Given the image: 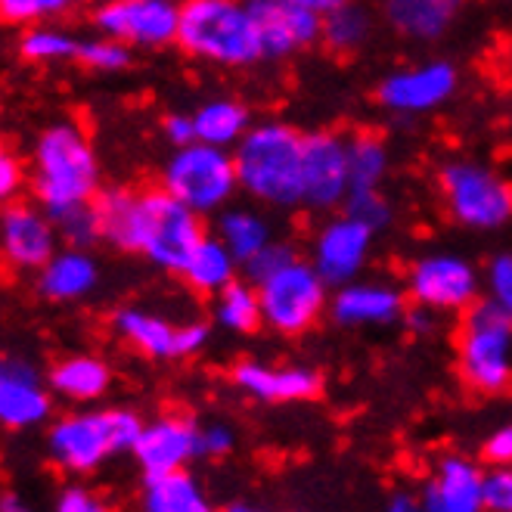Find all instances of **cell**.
Here are the masks:
<instances>
[{
  "mask_svg": "<svg viewBox=\"0 0 512 512\" xmlns=\"http://www.w3.org/2000/svg\"><path fill=\"white\" fill-rule=\"evenodd\" d=\"M103 243L115 252L140 255L165 274H177L205 236L202 215L177 202L162 187H109L94 199Z\"/></svg>",
  "mask_w": 512,
  "mask_h": 512,
  "instance_id": "obj_1",
  "label": "cell"
},
{
  "mask_svg": "<svg viewBox=\"0 0 512 512\" xmlns=\"http://www.w3.org/2000/svg\"><path fill=\"white\" fill-rule=\"evenodd\" d=\"M301 156L305 134L283 118L252 122L246 137L233 146L239 193L264 212L301 208Z\"/></svg>",
  "mask_w": 512,
  "mask_h": 512,
  "instance_id": "obj_2",
  "label": "cell"
},
{
  "mask_svg": "<svg viewBox=\"0 0 512 512\" xmlns=\"http://www.w3.org/2000/svg\"><path fill=\"white\" fill-rule=\"evenodd\" d=\"M28 190L47 212L94 202L103 190L97 149L78 122H53L44 128L28 159Z\"/></svg>",
  "mask_w": 512,
  "mask_h": 512,
  "instance_id": "obj_3",
  "label": "cell"
},
{
  "mask_svg": "<svg viewBox=\"0 0 512 512\" xmlns=\"http://www.w3.org/2000/svg\"><path fill=\"white\" fill-rule=\"evenodd\" d=\"M177 47L193 63L224 72H243L264 63L246 0H184Z\"/></svg>",
  "mask_w": 512,
  "mask_h": 512,
  "instance_id": "obj_4",
  "label": "cell"
},
{
  "mask_svg": "<svg viewBox=\"0 0 512 512\" xmlns=\"http://www.w3.org/2000/svg\"><path fill=\"white\" fill-rule=\"evenodd\" d=\"M454 370L475 398L512 395V317L488 295L457 314Z\"/></svg>",
  "mask_w": 512,
  "mask_h": 512,
  "instance_id": "obj_5",
  "label": "cell"
},
{
  "mask_svg": "<svg viewBox=\"0 0 512 512\" xmlns=\"http://www.w3.org/2000/svg\"><path fill=\"white\" fill-rule=\"evenodd\" d=\"M143 419L131 407H90L59 416L47 432V457L69 475H90L131 454Z\"/></svg>",
  "mask_w": 512,
  "mask_h": 512,
  "instance_id": "obj_6",
  "label": "cell"
},
{
  "mask_svg": "<svg viewBox=\"0 0 512 512\" xmlns=\"http://www.w3.org/2000/svg\"><path fill=\"white\" fill-rule=\"evenodd\" d=\"M447 218L469 233H500L512 224V180L478 159H447L438 174Z\"/></svg>",
  "mask_w": 512,
  "mask_h": 512,
  "instance_id": "obj_7",
  "label": "cell"
},
{
  "mask_svg": "<svg viewBox=\"0 0 512 512\" xmlns=\"http://www.w3.org/2000/svg\"><path fill=\"white\" fill-rule=\"evenodd\" d=\"M159 187L202 218L224 212L239 193L233 149L212 146L202 140L174 146L162 165Z\"/></svg>",
  "mask_w": 512,
  "mask_h": 512,
  "instance_id": "obj_8",
  "label": "cell"
},
{
  "mask_svg": "<svg viewBox=\"0 0 512 512\" xmlns=\"http://www.w3.org/2000/svg\"><path fill=\"white\" fill-rule=\"evenodd\" d=\"M329 286L308 258H292L277 274L258 283L264 329L283 339H298L329 314Z\"/></svg>",
  "mask_w": 512,
  "mask_h": 512,
  "instance_id": "obj_9",
  "label": "cell"
},
{
  "mask_svg": "<svg viewBox=\"0 0 512 512\" xmlns=\"http://www.w3.org/2000/svg\"><path fill=\"white\" fill-rule=\"evenodd\" d=\"M460 66L447 56L391 69L376 84V106L395 118H423L444 109L460 90Z\"/></svg>",
  "mask_w": 512,
  "mask_h": 512,
  "instance_id": "obj_10",
  "label": "cell"
},
{
  "mask_svg": "<svg viewBox=\"0 0 512 512\" xmlns=\"http://www.w3.org/2000/svg\"><path fill=\"white\" fill-rule=\"evenodd\" d=\"M404 289L416 305L457 317L485 292V274L460 252H426L407 264Z\"/></svg>",
  "mask_w": 512,
  "mask_h": 512,
  "instance_id": "obj_11",
  "label": "cell"
},
{
  "mask_svg": "<svg viewBox=\"0 0 512 512\" xmlns=\"http://www.w3.org/2000/svg\"><path fill=\"white\" fill-rule=\"evenodd\" d=\"M376 230L348 212H333L311 233L308 243V261L317 267V274L329 286H342L357 277H364L370 267Z\"/></svg>",
  "mask_w": 512,
  "mask_h": 512,
  "instance_id": "obj_12",
  "label": "cell"
},
{
  "mask_svg": "<svg viewBox=\"0 0 512 512\" xmlns=\"http://www.w3.org/2000/svg\"><path fill=\"white\" fill-rule=\"evenodd\" d=\"M351 193L348 171V137L339 131L305 134V156H301V208L311 215H333Z\"/></svg>",
  "mask_w": 512,
  "mask_h": 512,
  "instance_id": "obj_13",
  "label": "cell"
},
{
  "mask_svg": "<svg viewBox=\"0 0 512 512\" xmlns=\"http://www.w3.org/2000/svg\"><path fill=\"white\" fill-rule=\"evenodd\" d=\"M184 0H103L94 7V28L134 50H165L177 44Z\"/></svg>",
  "mask_w": 512,
  "mask_h": 512,
  "instance_id": "obj_14",
  "label": "cell"
},
{
  "mask_svg": "<svg viewBox=\"0 0 512 512\" xmlns=\"http://www.w3.org/2000/svg\"><path fill=\"white\" fill-rule=\"evenodd\" d=\"M230 385L258 404H308L323 395V373L308 364H267L239 357L230 367Z\"/></svg>",
  "mask_w": 512,
  "mask_h": 512,
  "instance_id": "obj_15",
  "label": "cell"
},
{
  "mask_svg": "<svg viewBox=\"0 0 512 512\" xmlns=\"http://www.w3.org/2000/svg\"><path fill=\"white\" fill-rule=\"evenodd\" d=\"M410 305L407 289L391 280H367L357 277L342 283L329 295V320L339 329L357 333V329H385L398 326Z\"/></svg>",
  "mask_w": 512,
  "mask_h": 512,
  "instance_id": "obj_16",
  "label": "cell"
},
{
  "mask_svg": "<svg viewBox=\"0 0 512 512\" xmlns=\"http://www.w3.org/2000/svg\"><path fill=\"white\" fill-rule=\"evenodd\" d=\"M63 246L56 221L41 202H10L0 208V258L13 270H41Z\"/></svg>",
  "mask_w": 512,
  "mask_h": 512,
  "instance_id": "obj_17",
  "label": "cell"
},
{
  "mask_svg": "<svg viewBox=\"0 0 512 512\" xmlns=\"http://www.w3.org/2000/svg\"><path fill=\"white\" fill-rule=\"evenodd\" d=\"M255 19L264 63H286L320 44L323 16L295 0H246Z\"/></svg>",
  "mask_w": 512,
  "mask_h": 512,
  "instance_id": "obj_18",
  "label": "cell"
},
{
  "mask_svg": "<svg viewBox=\"0 0 512 512\" xmlns=\"http://www.w3.org/2000/svg\"><path fill=\"white\" fill-rule=\"evenodd\" d=\"M131 457L143 475L184 469L199 460V423L187 413H162L143 419Z\"/></svg>",
  "mask_w": 512,
  "mask_h": 512,
  "instance_id": "obj_19",
  "label": "cell"
},
{
  "mask_svg": "<svg viewBox=\"0 0 512 512\" xmlns=\"http://www.w3.org/2000/svg\"><path fill=\"white\" fill-rule=\"evenodd\" d=\"M50 385L19 357H0V426L10 432L35 429L50 419Z\"/></svg>",
  "mask_w": 512,
  "mask_h": 512,
  "instance_id": "obj_20",
  "label": "cell"
},
{
  "mask_svg": "<svg viewBox=\"0 0 512 512\" xmlns=\"http://www.w3.org/2000/svg\"><path fill=\"white\" fill-rule=\"evenodd\" d=\"M419 503L426 512H481L485 509V466L466 454L438 457Z\"/></svg>",
  "mask_w": 512,
  "mask_h": 512,
  "instance_id": "obj_21",
  "label": "cell"
},
{
  "mask_svg": "<svg viewBox=\"0 0 512 512\" xmlns=\"http://www.w3.org/2000/svg\"><path fill=\"white\" fill-rule=\"evenodd\" d=\"M457 13L447 0H379V19L388 32L410 44H438L454 28Z\"/></svg>",
  "mask_w": 512,
  "mask_h": 512,
  "instance_id": "obj_22",
  "label": "cell"
},
{
  "mask_svg": "<svg viewBox=\"0 0 512 512\" xmlns=\"http://www.w3.org/2000/svg\"><path fill=\"white\" fill-rule=\"evenodd\" d=\"M100 277V261L90 255V249L59 246L56 255L38 270V292L47 301L72 305V301H84L87 295H94Z\"/></svg>",
  "mask_w": 512,
  "mask_h": 512,
  "instance_id": "obj_23",
  "label": "cell"
},
{
  "mask_svg": "<svg viewBox=\"0 0 512 512\" xmlns=\"http://www.w3.org/2000/svg\"><path fill=\"white\" fill-rule=\"evenodd\" d=\"M112 329L125 345L149 360H180V323L146 311L137 305L118 308L112 314Z\"/></svg>",
  "mask_w": 512,
  "mask_h": 512,
  "instance_id": "obj_24",
  "label": "cell"
},
{
  "mask_svg": "<svg viewBox=\"0 0 512 512\" xmlns=\"http://www.w3.org/2000/svg\"><path fill=\"white\" fill-rule=\"evenodd\" d=\"M112 367L97 354H69L63 360H56L47 373V385L56 398H63L69 404H94L103 401L112 388Z\"/></svg>",
  "mask_w": 512,
  "mask_h": 512,
  "instance_id": "obj_25",
  "label": "cell"
},
{
  "mask_svg": "<svg viewBox=\"0 0 512 512\" xmlns=\"http://www.w3.org/2000/svg\"><path fill=\"white\" fill-rule=\"evenodd\" d=\"M239 274H243V264L236 261V255L224 246L218 233H205L184 261V267L177 270V277L187 283V289L205 298L218 295L224 286L239 280Z\"/></svg>",
  "mask_w": 512,
  "mask_h": 512,
  "instance_id": "obj_26",
  "label": "cell"
},
{
  "mask_svg": "<svg viewBox=\"0 0 512 512\" xmlns=\"http://www.w3.org/2000/svg\"><path fill=\"white\" fill-rule=\"evenodd\" d=\"M140 506L146 512H208L212 509V500H208L202 481L193 475V469L184 466V469H171L159 475H143Z\"/></svg>",
  "mask_w": 512,
  "mask_h": 512,
  "instance_id": "obj_27",
  "label": "cell"
},
{
  "mask_svg": "<svg viewBox=\"0 0 512 512\" xmlns=\"http://www.w3.org/2000/svg\"><path fill=\"white\" fill-rule=\"evenodd\" d=\"M215 233L224 239V246L236 255L239 264H246L258 255L274 236V224L261 212V205H227L215 215Z\"/></svg>",
  "mask_w": 512,
  "mask_h": 512,
  "instance_id": "obj_28",
  "label": "cell"
},
{
  "mask_svg": "<svg viewBox=\"0 0 512 512\" xmlns=\"http://www.w3.org/2000/svg\"><path fill=\"white\" fill-rule=\"evenodd\" d=\"M252 109L236 97H208L193 109L196 140L233 149L252 128Z\"/></svg>",
  "mask_w": 512,
  "mask_h": 512,
  "instance_id": "obj_29",
  "label": "cell"
},
{
  "mask_svg": "<svg viewBox=\"0 0 512 512\" xmlns=\"http://www.w3.org/2000/svg\"><path fill=\"white\" fill-rule=\"evenodd\" d=\"M376 35V13L360 4V0H348V4L329 10L323 16L320 28V44L333 56H357L364 47H370Z\"/></svg>",
  "mask_w": 512,
  "mask_h": 512,
  "instance_id": "obj_30",
  "label": "cell"
},
{
  "mask_svg": "<svg viewBox=\"0 0 512 512\" xmlns=\"http://www.w3.org/2000/svg\"><path fill=\"white\" fill-rule=\"evenodd\" d=\"M212 320L230 336H255L264 326L258 286L246 277L224 286L218 295H212Z\"/></svg>",
  "mask_w": 512,
  "mask_h": 512,
  "instance_id": "obj_31",
  "label": "cell"
},
{
  "mask_svg": "<svg viewBox=\"0 0 512 512\" xmlns=\"http://www.w3.org/2000/svg\"><path fill=\"white\" fill-rule=\"evenodd\" d=\"M348 171H351V190L382 187L391 174V149L382 134L376 131H357L348 137Z\"/></svg>",
  "mask_w": 512,
  "mask_h": 512,
  "instance_id": "obj_32",
  "label": "cell"
},
{
  "mask_svg": "<svg viewBox=\"0 0 512 512\" xmlns=\"http://www.w3.org/2000/svg\"><path fill=\"white\" fill-rule=\"evenodd\" d=\"M81 38H75L66 28H56L53 22L28 25L19 38V53L28 63L56 66V63H78Z\"/></svg>",
  "mask_w": 512,
  "mask_h": 512,
  "instance_id": "obj_33",
  "label": "cell"
},
{
  "mask_svg": "<svg viewBox=\"0 0 512 512\" xmlns=\"http://www.w3.org/2000/svg\"><path fill=\"white\" fill-rule=\"evenodd\" d=\"M59 230V239L63 246H75V249H94L103 243V227H100V212L94 202H81L72 208H63V212H50Z\"/></svg>",
  "mask_w": 512,
  "mask_h": 512,
  "instance_id": "obj_34",
  "label": "cell"
},
{
  "mask_svg": "<svg viewBox=\"0 0 512 512\" xmlns=\"http://www.w3.org/2000/svg\"><path fill=\"white\" fill-rule=\"evenodd\" d=\"M78 63L90 72L100 75H115L125 72L134 63V47H128L125 41L109 38V35H94V38H81L78 47Z\"/></svg>",
  "mask_w": 512,
  "mask_h": 512,
  "instance_id": "obj_35",
  "label": "cell"
},
{
  "mask_svg": "<svg viewBox=\"0 0 512 512\" xmlns=\"http://www.w3.org/2000/svg\"><path fill=\"white\" fill-rule=\"evenodd\" d=\"M78 0H0V22L7 25H41L72 13Z\"/></svg>",
  "mask_w": 512,
  "mask_h": 512,
  "instance_id": "obj_36",
  "label": "cell"
},
{
  "mask_svg": "<svg viewBox=\"0 0 512 512\" xmlns=\"http://www.w3.org/2000/svg\"><path fill=\"white\" fill-rule=\"evenodd\" d=\"M342 212L360 218L364 224H370L376 233H382L385 227H391V221H395V205H391V199L382 193V187H367V190H351Z\"/></svg>",
  "mask_w": 512,
  "mask_h": 512,
  "instance_id": "obj_37",
  "label": "cell"
},
{
  "mask_svg": "<svg viewBox=\"0 0 512 512\" xmlns=\"http://www.w3.org/2000/svg\"><path fill=\"white\" fill-rule=\"evenodd\" d=\"M481 274H485V295L512 317V252H494Z\"/></svg>",
  "mask_w": 512,
  "mask_h": 512,
  "instance_id": "obj_38",
  "label": "cell"
},
{
  "mask_svg": "<svg viewBox=\"0 0 512 512\" xmlns=\"http://www.w3.org/2000/svg\"><path fill=\"white\" fill-rule=\"evenodd\" d=\"M292 258H298V249H295L292 243H283V239H270V243H267L258 255H252V258L243 264V277L252 280V283L258 286V283L267 280L270 274H277V270H280L283 264H289Z\"/></svg>",
  "mask_w": 512,
  "mask_h": 512,
  "instance_id": "obj_39",
  "label": "cell"
},
{
  "mask_svg": "<svg viewBox=\"0 0 512 512\" xmlns=\"http://www.w3.org/2000/svg\"><path fill=\"white\" fill-rule=\"evenodd\" d=\"M28 187V168L16 149L0 137V208L16 202Z\"/></svg>",
  "mask_w": 512,
  "mask_h": 512,
  "instance_id": "obj_40",
  "label": "cell"
},
{
  "mask_svg": "<svg viewBox=\"0 0 512 512\" xmlns=\"http://www.w3.org/2000/svg\"><path fill=\"white\" fill-rule=\"evenodd\" d=\"M485 509L512 512V466L509 463H491V469H485Z\"/></svg>",
  "mask_w": 512,
  "mask_h": 512,
  "instance_id": "obj_41",
  "label": "cell"
},
{
  "mask_svg": "<svg viewBox=\"0 0 512 512\" xmlns=\"http://www.w3.org/2000/svg\"><path fill=\"white\" fill-rule=\"evenodd\" d=\"M236 450V432L227 423H199V460H224Z\"/></svg>",
  "mask_w": 512,
  "mask_h": 512,
  "instance_id": "obj_42",
  "label": "cell"
},
{
  "mask_svg": "<svg viewBox=\"0 0 512 512\" xmlns=\"http://www.w3.org/2000/svg\"><path fill=\"white\" fill-rule=\"evenodd\" d=\"M444 317L447 314H441L429 305H416V301H410L401 323L413 339H435L444 329Z\"/></svg>",
  "mask_w": 512,
  "mask_h": 512,
  "instance_id": "obj_43",
  "label": "cell"
},
{
  "mask_svg": "<svg viewBox=\"0 0 512 512\" xmlns=\"http://www.w3.org/2000/svg\"><path fill=\"white\" fill-rule=\"evenodd\" d=\"M59 512H103V500L97 491H90L87 485H78V481H72V485H66L63 491L56 494V503H53Z\"/></svg>",
  "mask_w": 512,
  "mask_h": 512,
  "instance_id": "obj_44",
  "label": "cell"
},
{
  "mask_svg": "<svg viewBox=\"0 0 512 512\" xmlns=\"http://www.w3.org/2000/svg\"><path fill=\"white\" fill-rule=\"evenodd\" d=\"M208 342H212V326H208L205 320L180 323V360L202 354L208 348Z\"/></svg>",
  "mask_w": 512,
  "mask_h": 512,
  "instance_id": "obj_45",
  "label": "cell"
},
{
  "mask_svg": "<svg viewBox=\"0 0 512 512\" xmlns=\"http://www.w3.org/2000/svg\"><path fill=\"white\" fill-rule=\"evenodd\" d=\"M162 137L174 146H187L196 140V128H193V112H168L162 118Z\"/></svg>",
  "mask_w": 512,
  "mask_h": 512,
  "instance_id": "obj_46",
  "label": "cell"
},
{
  "mask_svg": "<svg viewBox=\"0 0 512 512\" xmlns=\"http://www.w3.org/2000/svg\"><path fill=\"white\" fill-rule=\"evenodd\" d=\"M481 454H485L488 463H509L512 466V419L485 438V444H481Z\"/></svg>",
  "mask_w": 512,
  "mask_h": 512,
  "instance_id": "obj_47",
  "label": "cell"
},
{
  "mask_svg": "<svg viewBox=\"0 0 512 512\" xmlns=\"http://www.w3.org/2000/svg\"><path fill=\"white\" fill-rule=\"evenodd\" d=\"M385 509L388 512H416V509H423V503H419V494L398 488V491H391L385 497Z\"/></svg>",
  "mask_w": 512,
  "mask_h": 512,
  "instance_id": "obj_48",
  "label": "cell"
},
{
  "mask_svg": "<svg viewBox=\"0 0 512 512\" xmlns=\"http://www.w3.org/2000/svg\"><path fill=\"white\" fill-rule=\"evenodd\" d=\"M295 4H301V7H308V10H314V13L326 16L329 10H336V7L348 4V0H295Z\"/></svg>",
  "mask_w": 512,
  "mask_h": 512,
  "instance_id": "obj_49",
  "label": "cell"
},
{
  "mask_svg": "<svg viewBox=\"0 0 512 512\" xmlns=\"http://www.w3.org/2000/svg\"><path fill=\"white\" fill-rule=\"evenodd\" d=\"M19 497H13V494H7V497H0V512H22L25 509V503H16Z\"/></svg>",
  "mask_w": 512,
  "mask_h": 512,
  "instance_id": "obj_50",
  "label": "cell"
},
{
  "mask_svg": "<svg viewBox=\"0 0 512 512\" xmlns=\"http://www.w3.org/2000/svg\"><path fill=\"white\" fill-rule=\"evenodd\" d=\"M447 4H454L457 10H463V4H466V0H447Z\"/></svg>",
  "mask_w": 512,
  "mask_h": 512,
  "instance_id": "obj_51",
  "label": "cell"
},
{
  "mask_svg": "<svg viewBox=\"0 0 512 512\" xmlns=\"http://www.w3.org/2000/svg\"><path fill=\"white\" fill-rule=\"evenodd\" d=\"M78 4H94L97 7V4H103V0H78Z\"/></svg>",
  "mask_w": 512,
  "mask_h": 512,
  "instance_id": "obj_52",
  "label": "cell"
},
{
  "mask_svg": "<svg viewBox=\"0 0 512 512\" xmlns=\"http://www.w3.org/2000/svg\"><path fill=\"white\" fill-rule=\"evenodd\" d=\"M506 4H512V0H506Z\"/></svg>",
  "mask_w": 512,
  "mask_h": 512,
  "instance_id": "obj_53",
  "label": "cell"
}]
</instances>
